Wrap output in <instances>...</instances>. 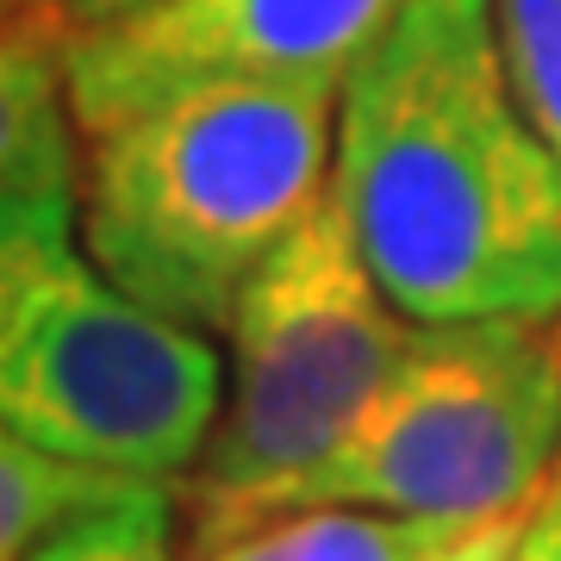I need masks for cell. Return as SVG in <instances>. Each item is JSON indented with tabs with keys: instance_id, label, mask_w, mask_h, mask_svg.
I'll return each instance as SVG.
<instances>
[{
	"instance_id": "obj_11",
	"label": "cell",
	"mask_w": 561,
	"mask_h": 561,
	"mask_svg": "<svg viewBox=\"0 0 561 561\" xmlns=\"http://www.w3.org/2000/svg\"><path fill=\"white\" fill-rule=\"evenodd\" d=\"M493 38L524 119L561 162V0H493Z\"/></svg>"
},
{
	"instance_id": "obj_5",
	"label": "cell",
	"mask_w": 561,
	"mask_h": 561,
	"mask_svg": "<svg viewBox=\"0 0 561 561\" xmlns=\"http://www.w3.org/2000/svg\"><path fill=\"white\" fill-rule=\"evenodd\" d=\"M561 468V319L412 324L375 405L275 512L362 505L474 524L530 512Z\"/></svg>"
},
{
	"instance_id": "obj_9",
	"label": "cell",
	"mask_w": 561,
	"mask_h": 561,
	"mask_svg": "<svg viewBox=\"0 0 561 561\" xmlns=\"http://www.w3.org/2000/svg\"><path fill=\"white\" fill-rule=\"evenodd\" d=\"M125 474H101L38 449L13 424H0V561H25L44 537H57L62 524L106 500Z\"/></svg>"
},
{
	"instance_id": "obj_10",
	"label": "cell",
	"mask_w": 561,
	"mask_h": 561,
	"mask_svg": "<svg viewBox=\"0 0 561 561\" xmlns=\"http://www.w3.org/2000/svg\"><path fill=\"white\" fill-rule=\"evenodd\" d=\"M181 505L162 481H119L106 500L44 537L25 561H175Z\"/></svg>"
},
{
	"instance_id": "obj_7",
	"label": "cell",
	"mask_w": 561,
	"mask_h": 561,
	"mask_svg": "<svg viewBox=\"0 0 561 561\" xmlns=\"http://www.w3.org/2000/svg\"><path fill=\"white\" fill-rule=\"evenodd\" d=\"M76 113L62 69V25L32 7L0 20V194L76 187Z\"/></svg>"
},
{
	"instance_id": "obj_12",
	"label": "cell",
	"mask_w": 561,
	"mask_h": 561,
	"mask_svg": "<svg viewBox=\"0 0 561 561\" xmlns=\"http://www.w3.org/2000/svg\"><path fill=\"white\" fill-rule=\"evenodd\" d=\"M512 561H561V468H556V481L537 493V505L524 512Z\"/></svg>"
},
{
	"instance_id": "obj_14",
	"label": "cell",
	"mask_w": 561,
	"mask_h": 561,
	"mask_svg": "<svg viewBox=\"0 0 561 561\" xmlns=\"http://www.w3.org/2000/svg\"><path fill=\"white\" fill-rule=\"evenodd\" d=\"M144 7H157V0H44L32 13L62 25V38H69V32H94V25H113V20H125V13H144Z\"/></svg>"
},
{
	"instance_id": "obj_15",
	"label": "cell",
	"mask_w": 561,
	"mask_h": 561,
	"mask_svg": "<svg viewBox=\"0 0 561 561\" xmlns=\"http://www.w3.org/2000/svg\"><path fill=\"white\" fill-rule=\"evenodd\" d=\"M13 7H20V0H0V20H7V13H13Z\"/></svg>"
},
{
	"instance_id": "obj_4",
	"label": "cell",
	"mask_w": 561,
	"mask_h": 561,
	"mask_svg": "<svg viewBox=\"0 0 561 561\" xmlns=\"http://www.w3.org/2000/svg\"><path fill=\"white\" fill-rule=\"evenodd\" d=\"M412 319L362 262L337 181L225 324V405L181 481V556L268 518L375 405Z\"/></svg>"
},
{
	"instance_id": "obj_1",
	"label": "cell",
	"mask_w": 561,
	"mask_h": 561,
	"mask_svg": "<svg viewBox=\"0 0 561 561\" xmlns=\"http://www.w3.org/2000/svg\"><path fill=\"white\" fill-rule=\"evenodd\" d=\"M337 201L412 324L561 319V162L512 94L493 0H405L343 81Z\"/></svg>"
},
{
	"instance_id": "obj_3",
	"label": "cell",
	"mask_w": 561,
	"mask_h": 561,
	"mask_svg": "<svg viewBox=\"0 0 561 561\" xmlns=\"http://www.w3.org/2000/svg\"><path fill=\"white\" fill-rule=\"evenodd\" d=\"M219 405L225 356L101 275L76 187L0 194V424L62 461L175 486Z\"/></svg>"
},
{
	"instance_id": "obj_8",
	"label": "cell",
	"mask_w": 561,
	"mask_h": 561,
	"mask_svg": "<svg viewBox=\"0 0 561 561\" xmlns=\"http://www.w3.org/2000/svg\"><path fill=\"white\" fill-rule=\"evenodd\" d=\"M456 537V524L431 518H393L362 505H294L250 518L206 549H187L181 561H431Z\"/></svg>"
},
{
	"instance_id": "obj_2",
	"label": "cell",
	"mask_w": 561,
	"mask_h": 561,
	"mask_svg": "<svg viewBox=\"0 0 561 561\" xmlns=\"http://www.w3.org/2000/svg\"><path fill=\"white\" fill-rule=\"evenodd\" d=\"M343 88L213 81L81 138V243L138 306L225 331L262 262L337 181Z\"/></svg>"
},
{
	"instance_id": "obj_13",
	"label": "cell",
	"mask_w": 561,
	"mask_h": 561,
	"mask_svg": "<svg viewBox=\"0 0 561 561\" xmlns=\"http://www.w3.org/2000/svg\"><path fill=\"white\" fill-rule=\"evenodd\" d=\"M518 530H524V512H512V518H493V524H474V530H461L443 556L431 561H512V549H518Z\"/></svg>"
},
{
	"instance_id": "obj_16",
	"label": "cell",
	"mask_w": 561,
	"mask_h": 561,
	"mask_svg": "<svg viewBox=\"0 0 561 561\" xmlns=\"http://www.w3.org/2000/svg\"><path fill=\"white\" fill-rule=\"evenodd\" d=\"M20 7H44V0H20Z\"/></svg>"
},
{
	"instance_id": "obj_6",
	"label": "cell",
	"mask_w": 561,
	"mask_h": 561,
	"mask_svg": "<svg viewBox=\"0 0 561 561\" xmlns=\"http://www.w3.org/2000/svg\"><path fill=\"white\" fill-rule=\"evenodd\" d=\"M400 13L405 0H157L62 38L69 113L81 138H101L144 106L213 81L343 88Z\"/></svg>"
}]
</instances>
